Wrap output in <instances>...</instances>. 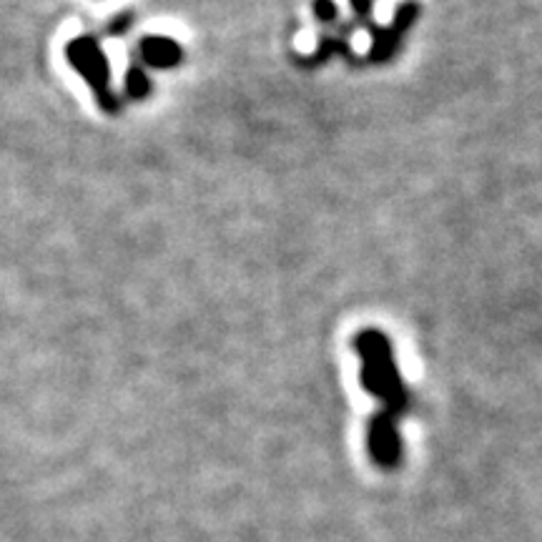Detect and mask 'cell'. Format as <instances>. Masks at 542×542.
<instances>
[{"label":"cell","instance_id":"cell-3","mask_svg":"<svg viewBox=\"0 0 542 542\" xmlns=\"http://www.w3.org/2000/svg\"><path fill=\"white\" fill-rule=\"evenodd\" d=\"M420 16V3L417 0H404L402 6L394 13V21L384 28H374L372 51H369V61L384 63L397 53L399 43H402L404 33L410 31L412 23Z\"/></svg>","mask_w":542,"mask_h":542},{"label":"cell","instance_id":"cell-1","mask_svg":"<svg viewBox=\"0 0 542 542\" xmlns=\"http://www.w3.org/2000/svg\"><path fill=\"white\" fill-rule=\"evenodd\" d=\"M354 347L362 357V387L377 399H382V412L397 420L407 410V399L410 397H407V389H404L402 374L394 364L389 339L377 329H367V332L357 334Z\"/></svg>","mask_w":542,"mask_h":542},{"label":"cell","instance_id":"cell-2","mask_svg":"<svg viewBox=\"0 0 542 542\" xmlns=\"http://www.w3.org/2000/svg\"><path fill=\"white\" fill-rule=\"evenodd\" d=\"M66 58L73 66V71L88 83V88L96 96L98 106L106 113L121 111V101L111 88V66L103 53L101 43L93 36H78L66 46Z\"/></svg>","mask_w":542,"mask_h":542},{"label":"cell","instance_id":"cell-10","mask_svg":"<svg viewBox=\"0 0 542 542\" xmlns=\"http://www.w3.org/2000/svg\"><path fill=\"white\" fill-rule=\"evenodd\" d=\"M352 11L357 21H369V16H372V0H352Z\"/></svg>","mask_w":542,"mask_h":542},{"label":"cell","instance_id":"cell-5","mask_svg":"<svg viewBox=\"0 0 542 542\" xmlns=\"http://www.w3.org/2000/svg\"><path fill=\"white\" fill-rule=\"evenodd\" d=\"M139 56L151 68H174L184 58V48L166 36H146L139 46Z\"/></svg>","mask_w":542,"mask_h":542},{"label":"cell","instance_id":"cell-9","mask_svg":"<svg viewBox=\"0 0 542 542\" xmlns=\"http://www.w3.org/2000/svg\"><path fill=\"white\" fill-rule=\"evenodd\" d=\"M131 21H133L131 13H121V16H116L106 28L108 36H121V33H126L128 28H131Z\"/></svg>","mask_w":542,"mask_h":542},{"label":"cell","instance_id":"cell-4","mask_svg":"<svg viewBox=\"0 0 542 542\" xmlns=\"http://www.w3.org/2000/svg\"><path fill=\"white\" fill-rule=\"evenodd\" d=\"M367 450L372 455L374 465L382 470H394L402 457V440H399L397 420L389 417L387 412L374 415L372 425L367 432Z\"/></svg>","mask_w":542,"mask_h":542},{"label":"cell","instance_id":"cell-6","mask_svg":"<svg viewBox=\"0 0 542 542\" xmlns=\"http://www.w3.org/2000/svg\"><path fill=\"white\" fill-rule=\"evenodd\" d=\"M126 93L131 98H139V101H144V98L151 93L149 73H146L144 68H141V63H136V66L128 68V73H126Z\"/></svg>","mask_w":542,"mask_h":542},{"label":"cell","instance_id":"cell-7","mask_svg":"<svg viewBox=\"0 0 542 542\" xmlns=\"http://www.w3.org/2000/svg\"><path fill=\"white\" fill-rule=\"evenodd\" d=\"M342 51H347V43H344L342 38H322L317 53H314V56H309L307 61H304V66H317V63L327 61L332 53H342Z\"/></svg>","mask_w":542,"mask_h":542},{"label":"cell","instance_id":"cell-8","mask_svg":"<svg viewBox=\"0 0 542 542\" xmlns=\"http://www.w3.org/2000/svg\"><path fill=\"white\" fill-rule=\"evenodd\" d=\"M314 16L322 23H334L339 16V8L334 0H314Z\"/></svg>","mask_w":542,"mask_h":542}]
</instances>
